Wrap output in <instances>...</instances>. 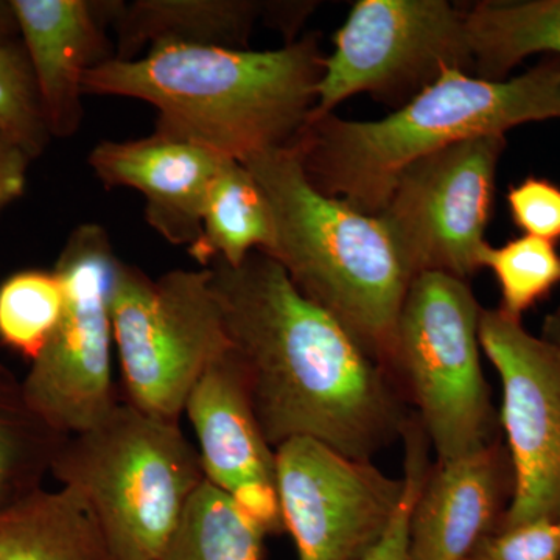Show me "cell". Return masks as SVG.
Returning a JSON list of instances; mask_svg holds the SVG:
<instances>
[{
	"label": "cell",
	"instance_id": "cell-26",
	"mask_svg": "<svg viewBox=\"0 0 560 560\" xmlns=\"http://www.w3.org/2000/svg\"><path fill=\"white\" fill-rule=\"evenodd\" d=\"M401 441L405 444V495L399 512L381 544L363 560H408V526L412 504L429 471L430 442L415 416H411Z\"/></svg>",
	"mask_w": 560,
	"mask_h": 560
},
{
	"label": "cell",
	"instance_id": "cell-22",
	"mask_svg": "<svg viewBox=\"0 0 560 560\" xmlns=\"http://www.w3.org/2000/svg\"><path fill=\"white\" fill-rule=\"evenodd\" d=\"M265 536L226 492L205 481L160 560H261Z\"/></svg>",
	"mask_w": 560,
	"mask_h": 560
},
{
	"label": "cell",
	"instance_id": "cell-27",
	"mask_svg": "<svg viewBox=\"0 0 560 560\" xmlns=\"http://www.w3.org/2000/svg\"><path fill=\"white\" fill-rule=\"evenodd\" d=\"M463 560H560V518L493 530Z\"/></svg>",
	"mask_w": 560,
	"mask_h": 560
},
{
	"label": "cell",
	"instance_id": "cell-3",
	"mask_svg": "<svg viewBox=\"0 0 560 560\" xmlns=\"http://www.w3.org/2000/svg\"><path fill=\"white\" fill-rule=\"evenodd\" d=\"M551 119H560V58L555 57L503 81L444 70L383 119L313 117L291 145L316 190L378 215L415 162L460 140L504 136L518 125Z\"/></svg>",
	"mask_w": 560,
	"mask_h": 560
},
{
	"label": "cell",
	"instance_id": "cell-18",
	"mask_svg": "<svg viewBox=\"0 0 560 560\" xmlns=\"http://www.w3.org/2000/svg\"><path fill=\"white\" fill-rule=\"evenodd\" d=\"M0 560H116L77 490L39 489L0 511Z\"/></svg>",
	"mask_w": 560,
	"mask_h": 560
},
{
	"label": "cell",
	"instance_id": "cell-10",
	"mask_svg": "<svg viewBox=\"0 0 560 560\" xmlns=\"http://www.w3.org/2000/svg\"><path fill=\"white\" fill-rule=\"evenodd\" d=\"M504 149L503 135L460 140L401 173L377 217L412 278L438 271L469 280L482 270Z\"/></svg>",
	"mask_w": 560,
	"mask_h": 560
},
{
	"label": "cell",
	"instance_id": "cell-8",
	"mask_svg": "<svg viewBox=\"0 0 560 560\" xmlns=\"http://www.w3.org/2000/svg\"><path fill=\"white\" fill-rule=\"evenodd\" d=\"M447 69L474 70L463 7L447 0H359L324 57L313 117L357 94L400 108Z\"/></svg>",
	"mask_w": 560,
	"mask_h": 560
},
{
	"label": "cell",
	"instance_id": "cell-14",
	"mask_svg": "<svg viewBox=\"0 0 560 560\" xmlns=\"http://www.w3.org/2000/svg\"><path fill=\"white\" fill-rule=\"evenodd\" d=\"M512 495L514 470L501 440L430 464L412 504L408 560H463L499 529Z\"/></svg>",
	"mask_w": 560,
	"mask_h": 560
},
{
	"label": "cell",
	"instance_id": "cell-1",
	"mask_svg": "<svg viewBox=\"0 0 560 560\" xmlns=\"http://www.w3.org/2000/svg\"><path fill=\"white\" fill-rule=\"evenodd\" d=\"M231 349L272 448L311 438L372 460L401 440L407 400L388 370L261 250L237 267L210 261Z\"/></svg>",
	"mask_w": 560,
	"mask_h": 560
},
{
	"label": "cell",
	"instance_id": "cell-11",
	"mask_svg": "<svg viewBox=\"0 0 560 560\" xmlns=\"http://www.w3.org/2000/svg\"><path fill=\"white\" fill-rule=\"evenodd\" d=\"M276 486L298 560H363L388 533L407 488L374 460L311 438L276 448Z\"/></svg>",
	"mask_w": 560,
	"mask_h": 560
},
{
	"label": "cell",
	"instance_id": "cell-30",
	"mask_svg": "<svg viewBox=\"0 0 560 560\" xmlns=\"http://www.w3.org/2000/svg\"><path fill=\"white\" fill-rule=\"evenodd\" d=\"M540 337L560 353V305L545 316Z\"/></svg>",
	"mask_w": 560,
	"mask_h": 560
},
{
	"label": "cell",
	"instance_id": "cell-17",
	"mask_svg": "<svg viewBox=\"0 0 560 560\" xmlns=\"http://www.w3.org/2000/svg\"><path fill=\"white\" fill-rule=\"evenodd\" d=\"M268 3L249 0H139L132 5L114 2L117 55L135 60L147 44L248 49L254 22L267 16Z\"/></svg>",
	"mask_w": 560,
	"mask_h": 560
},
{
	"label": "cell",
	"instance_id": "cell-5",
	"mask_svg": "<svg viewBox=\"0 0 560 560\" xmlns=\"http://www.w3.org/2000/svg\"><path fill=\"white\" fill-rule=\"evenodd\" d=\"M51 475L88 501L116 560H160L206 481L200 452L179 423L125 400L66 440Z\"/></svg>",
	"mask_w": 560,
	"mask_h": 560
},
{
	"label": "cell",
	"instance_id": "cell-24",
	"mask_svg": "<svg viewBox=\"0 0 560 560\" xmlns=\"http://www.w3.org/2000/svg\"><path fill=\"white\" fill-rule=\"evenodd\" d=\"M481 268L492 271L499 283L500 308L504 315L523 320L534 305L547 300L560 287V253L555 243L522 235L503 246L488 245Z\"/></svg>",
	"mask_w": 560,
	"mask_h": 560
},
{
	"label": "cell",
	"instance_id": "cell-31",
	"mask_svg": "<svg viewBox=\"0 0 560 560\" xmlns=\"http://www.w3.org/2000/svg\"><path fill=\"white\" fill-rule=\"evenodd\" d=\"M18 25L14 20L10 2H0V33H16Z\"/></svg>",
	"mask_w": 560,
	"mask_h": 560
},
{
	"label": "cell",
	"instance_id": "cell-28",
	"mask_svg": "<svg viewBox=\"0 0 560 560\" xmlns=\"http://www.w3.org/2000/svg\"><path fill=\"white\" fill-rule=\"evenodd\" d=\"M512 223L529 237L560 241V187L550 179L528 176L506 194Z\"/></svg>",
	"mask_w": 560,
	"mask_h": 560
},
{
	"label": "cell",
	"instance_id": "cell-2",
	"mask_svg": "<svg viewBox=\"0 0 560 560\" xmlns=\"http://www.w3.org/2000/svg\"><path fill=\"white\" fill-rule=\"evenodd\" d=\"M323 61L316 35L265 51L158 44L145 57L88 70L83 92L150 103L154 132L242 162L296 140L315 108Z\"/></svg>",
	"mask_w": 560,
	"mask_h": 560
},
{
	"label": "cell",
	"instance_id": "cell-19",
	"mask_svg": "<svg viewBox=\"0 0 560 560\" xmlns=\"http://www.w3.org/2000/svg\"><path fill=\"white\" fill-rule=\"evenodd\" d=\"M275 242V219L260 184L242 162L224 160L210 184L190 256L201 268L213 260L237 267L254 250L270 254Z\"/></svg>",
	"mask_w": 560,
	"mask_h": 560
},
{
	"label": "cell",
	"instance_id": "cell-20",
	"mask_svg": "<svg viewBox=\"0 0 560 560\" xmlns=\"http://www.w3.org/2000/svg\"><path fill=\"white\" fill-rule=\"evenodd\" d=\"M463 11L478 79L508 80L530 55L560 58V0H486Z\"/></svg>",
	"mask_w": 560,
	"mask_h": 560
},
{
	"label": "cell",
	"instance_id": "cell-15",
	"mask_svg": "<svg viewBox=\"0 0 560 560\" xmlns=\"http://www.w3.org/2000/svg\"><path fill=\"white\" fill-rule=\"evenodd\" d=\"M219 156L205 147L153 132L150 138L98 143L90 165L106 187H131L145 198V219L172 245L200 238L202 210Z\"/></svg>",
	"mask_w": 560,
	"mask_h": 560
},
{
	"label": "cell",
	"instance_id": "cell-21",
	"mask_svg": "<svg viewBox=\"0 0 560 560\" xmlns=\"http://www.w3.org/2000/svg\"><path fill=\"white\" fill-rule=\"evenodd\" d=\"M68 438L32 407L22 381L0 361V511L43 489Z\"/></svg>",
	"mask_w": 560,
	"mask_h": 560
},
{
	"label": "cell",
	"instance_id": "cell-4",
	"mask_svg": "<svg viewBox=\"0 0 560 560\" xmlns=\"http://www.w3.org/2000/svg\"><path fill=\"white\" fill-rule=\"evenodd\" d=\"M242 164L267 195L275 219L272 257L307 300L340 320L383 366L412 276L385 223L327 197L305 176L294 145Z\"/></svg>",
	"mask_w": 560,
	"mask_h": 560
},
{
	"label": "cell",
	"instance_id": "cell-23",
	"mask_svg": "<svg viewBox=\"0 0 560 560\" xmlns=\"http://www.w3.org/2000/svg\"><path fill=\"white\" fill-rule=\"evenodd\" d=\"M62 312L65 289L57 271L14 272L0 283V342L32 363L49 345Z\"/></svg>",
	"mask_w": 560,
	"mask_h": 560
},
{
	"label": "cell",
	"instance_id": "cell-16",
	"mask_svg": "<svg viewBox=\"0 0 560 560\" xmlns=\"http://www.w3.org/2000/svg\"><path fill=\"white\" fill-rule=\"evenodd\" d=\"M10 7L51 138H69L83 119L84 73L114 58L103 32L113 2L10 0Z\"/></svg>",
	"mask_w": 560,
	"mask_h": 560
},
{
	"label": "cell",
	"instance_id": "cell-29",
	"mask_svg": "<svg viewBox=\"0 0 560 560\" xmlns=\"http://www.w3.org/2000/svg\"><path fill=\"white\" fill-rule=\"evenodd\" d=\"M31 162L14 140L0 132V212L24 195Z\"/></svg>",
	"mask_w": 560,
	"mask_h": 560
},
{
	"label": "cell",
	"instance_id": "cell-7",
	"mask_svg": "<svg viewBox=\"0 0 560 560\" xmlns=\"http://www.w3.org/2000/svg\"><path fill=\"white\" fill-rule=\"evenodd\" d=\"M109 312L125 401L178 422L201 375L231 349L209 268L151 279L117 260Z\"/></svg>",
	"mask_w": 560,
	"mask_h": 560
},
{
	"label": "cell",
	"instance_id": "cell-9",
	"mask_svg": "<svg viewBox=\"0 0 560 560\" xmlns=\"http://www.w3.org/2000/svg\"><path fill=\"white\" fill-rule=\"evenodd\" d=\"M117 260L106 231L83 224L55 264L65 312L22 385L32 407L66 436L92 429L120 404L110 361L109 293Z\"/></svg>",
	"mask_w": 560,
	"mask_h": 560
},
{
	"label": "cell",
	"instance_id": "cell-25",
	"mask_svg": "<svg viewBox=\"0 0 560 560\" xmlns=\"http://www.w3.org/2000/svg\"><path fill=\"white\" fill-rule=\"evenodd\" d=\"M0 132L32 161L51 139L27 51L14 33H0Z\"/></svg>",
	"mask_w": 560,
	"mask_h": 560
},
{
	"label": "cell",
	"instance_id": "cell-13",
	"mask_svg": "<svg viewBox=\"0 0 560 560\" xmlns=\"http://www.w3.org/2000/svg\"><path fill=\"white\" fill-rule=\"evenodd\" d=\"M200 445L206 481L226 492L267 534H280L276 451L265 440L232 349L213 361L186 408Z\"/></svg>",
	"mask_w": 560,
	"mask_h": 560
},
{
	"label": "cell",
	"instance_id": "cell-12",
	"mask_svg": "<svg viewBox=\"0 0 560 560\" xmlns=\"http://www.w3.org/2000/svg\"><path fill=\"white\" fill-rule=\"evenodd\" d=\"M480 345L503 388L500 427L514 495L499 529L560 518V353L500 308H482Z\"/></svg>",
	"mask_w": 560,
	"mask_h": 560
},
{
	"label": "cell",
	"instance_id": "cell-6",
	"mask_svg": "<svg viewBox=\"0 0 560 560\" xmlns=\"http://www.w3.org/2000/svg\"><path fill=\"white\" fill-rule=\"evenodd\" d=\"M481 311L467 280L438 271L416 276L401 305L386 370L415 407L436 460L500 440L482 372Z\"/></svg>",
	"mask_w": 560,
	"mask_h": 560
}]
</instances>
